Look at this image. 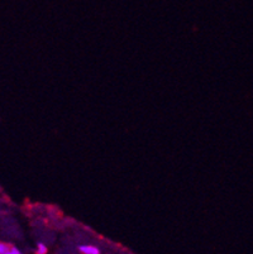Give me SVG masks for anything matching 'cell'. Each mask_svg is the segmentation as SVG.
I'll use <instances>...</instances> for the list:
<instances>
[{
    "label": "cell",
    "mask_w": 253,
    "mask_h": 254,
    "mask_svg": "<svg viewBox=\"0 0 253 254\" xmlns=\"http://www.w3.org/2000/svg\"><path fill=\"white\" fill-rule=\"evenodd\" d=\"M80 251L83 252L84 254H100V251L99 248L94 246H81Z\"/></svg>",
    "instance_id": "1"
},
{
    "label": "cell",
    "mask_w": 253,
    "mask_h": 254,
    "mask_svg": "<svg viewBox=\"0 0 253 254\" xmlns=\"http://www.w3.org/2000/svg\"><path fill=\"white\" fill-rule=\"evenodd\" d=\"M37 254H46L47 253V247L45 246V244H42V243H38L37 244Z\"/></svg>",
    "instance_id": "2"
},
{
    "label": "cell",
    "mask_w": 253,
    "mask_h": 254,
    "mask_svg": "<svg viewBox=\"0 0 253 254\" xmlns=\"http://www.w3.org/2000/svg\"><path fill=\"white\" fill-rule=\"evenodd\" d=\"M11 247H9L8 244L5 243H0V254H5V253H9V251H10Z\"/></svg>",
    "instance_id": "3"
},
{
    "label": "cell",
    "mask_w": 253,
    "mask_h": 254,
    "mask_svg": "<svg viewBox=\"0 0 253 254\" xmlns=\"http://www.w3.org/2000/svg\"><path fill=\"white\" fill-rule=\"evenodd\" d=\"M9 253H10V254H22V253H20L19 249L17 248V247H11L10 251H9Z\"/></svg>",
    "instance_id": "4"
},
{
    "label": "cell",
    "mask_w": 253,
    "mask_h": 254,
    "mask_svg": "<svg viewBox=\"0 0 253 254\" xmlns=\"http://www.w3.org/2000/svg\"><path fill=\"white\" fill-rule=\"evenodd\" d=\"M5 254H10V253H5Z\"/></svg>",
    "instance_id": "5"
}]
</instances>
